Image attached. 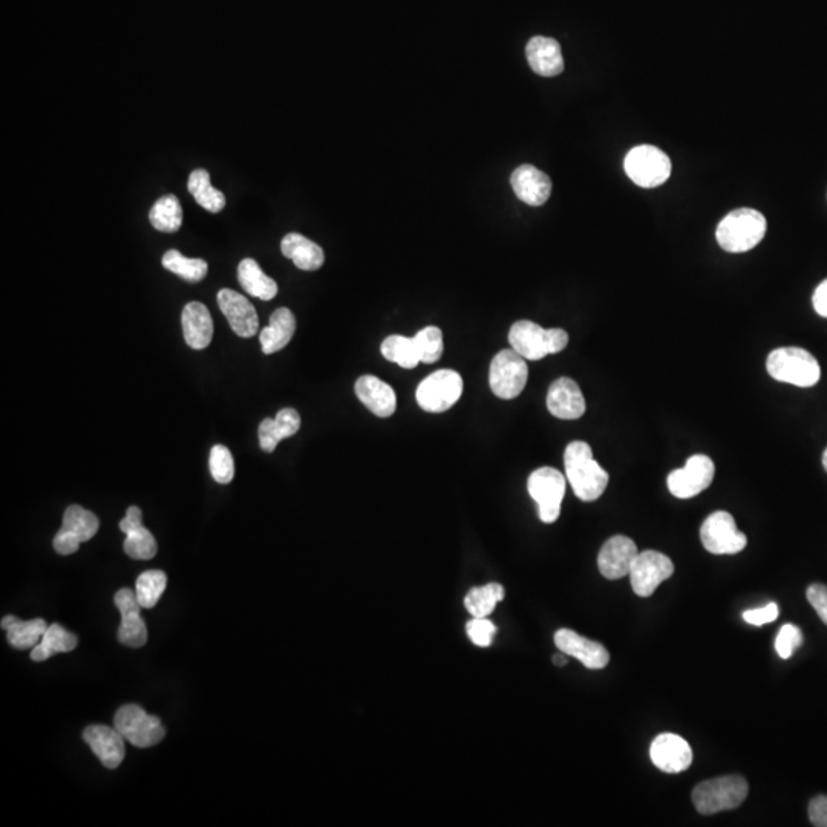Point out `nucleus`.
I'll return each mask as SVG.
<instances>
[{"mask_svg": "<svg viewBox=\"0 0 827 827\" xmlns=\"http://www.w3.org/2000/svg\"><path fill=\"white\" fill-rule=\"evenodd\" d=\"M123 549H125L129 558L148 561V559H152L157 555L158 547L154 535L141 524V526L135 527V529L126 533Z\"/></svg>", "mask_w": 827, "mask_h": 827, "instance_id": "obj_38", "label": "nucleus"}, {"mask_svg": "<svg viewBox=\"0 0 827 827\" xmlns=\"http://www.w3.org/2000/svg\"><path fill=\"white\" fill-rule=\"evenodd\" d=\"M115 605L121 613L118 641L126 647L141 648L148 642V628L141 618V605L134 590H118L114 598Z\"/></svg>", "mask_w": 827, "mask_h": 827, "instance_id": "obj_15", "label": "nucleus"}, {"mask_svg": "<svg viewBox=\"0 0 827 827\" xmlns=\"http://www.w3.org/2000/svg\"><path fill=\"white\" fill-rule=\"evenodd\" d=\"M417 351H419L420 362L435 363L442 357L445 345H443V333L440 328L426 327L414 336Z\"/></svg>", "mask_w": 827, "mask_h": 827, "instance_id": "obj_39", "label": "nucleus"}, {"mask_svg": "<svg viewBox=\"0 0 827 827\" xmlns=\"http://www.w3.org/2000/svg\"><path fill=\"white\" fill-rule=\"evenodd\" d=\"M301 429V416L293 408L281 409L275 419H264L259 425V446L262 451L273 452L276 446Z\"/></svg>", "mask_w": 827, "mask_h": 827, "instance_id": "obj_26", "label": "nucleus"}, {"mask_svg": "<svg viewBox=\"0 0 827 827\" xmlns=\"http://www.w3.org/2000/svg\"><path fill=\"white\" fill-rule=\"evenodd\" d=\"M555 645L559 651L578 659L584 667L590 670H601L610 662V654L604 645L590 641L569 628L556 631Z\"/></svg>", "mask_w": 827, "mask_h": 827, "instance_id": "obj_18", "label": "nucleus"}, {"mask_svg": "<svg viewBox=\"0 0 827 827\" xmlns=\"http://www.w3.org/2000/svg\"><path fill=\"white\" fill-rule=\"evenodd\" d=\"M510 184L514 189L518 200L529 206H543L547 203L552 193V181L544 172L537 169L530 164H523V166L515 169L514 174L510 177Z\"/></svg>", "mask_w": 827, "mask_h": 827, "instance_id": "obj_22", "label": "nucleus"}, {"mask_svg": "<svg viewBox=\"0 0 827 827\" xmlns=\"http://www.w3.org/2000/svg\"><path fill=\"white\" fill-rule=\"evenodd\" d=\"M187 189L198 204L210 213H220L226 207V197L220 190L210 184V175L206 169H195L189 175Z\"/></svg>", "mask_w": 827, "mask_h": 827, "instance_id": "obj_32", "label": "nucleus"}, {"mask_svg": "<svg viewBox=\"0 0 827 827\" xmlns=\"http://www.w3.org/2000/svg\"><path fill=\"white\" fill-rule=\"evenodd\" d=\"M79 645V639L72 635L60 624H53L46 628L45 635L39 645L31 651V659L34 662H43L53 658L54 654L71 653Z\"/></svg>", "mask_w": 827, "mask_h": 827, "instance_id": "obj_31", "label": "nucleus"}, {"mask_svg": "<svg viewBox=\"0 0 827 827\" xmlns=\"http://www.w3.org/2000/svg\"><path fill=\"white\" fill-rule=\"evenodd\" d=\"M512 350L526 360H541L549 354L561 353L569 345V334L563 328L544 330L530 321H518L509 331Z\"/></svg>", "mask_w": 827, "mask_h": 827, "instance_id": "obj_4", "label": "nucleus"}, {"mask_svg": "<svg viewBox=\"0 0 827 827\" xmlns=\"http://www.w3.org/2000/svg\"><path fill=\"white\" fill-rule=\"evenodd\" d=\"M504 599V589L500 584H488V586L475 587L466 595L465 607L472 618H488L498 602Z\"/></svg>", "mask_w": 827, "mask_h": 827, "instance_id": "obj_35", "label": "nucleus"}, {"mask_svg": "<svg viewBox=\"0 0 827 827\" xmlns=\"http://www.w3.org/2000/svg\"><path fill=\"white\" fill-rule=\"evenodd\" d=\"M778 618V605L775 602H771V604L765 605L762 608H754V610H746L743 613V619H745L748 624L756 625V627H762V625L769 624V622H774L775 619Z\"/></svg>", "mask_w": 827, "mask_h": 827, "instance_id": "obj_43", "label": "nucleus"}, {"mask_svg": "<svg viewBox=\"0 0 827 827\" xmlns=\"http://www.w3.org/2000/svg\"><path fill=\"white\" fill-rule=\"evenodd\" d=\"M2 628L7 630V639L11 647L16 650H30L39 645L45 635V619H33V621H20L16 616H5L2 619Z\"/></svg>", "mask_w": 827, "mask_h": 827, "instance_id": "obj_30", "label": "nucleus"}, {"mask_svg": "<svg viewBox=\"0 0 827 827\" xmlns=\"http://www.w3.org/2000/svg\"><path fill=\"white\" fill-rule=\"evenodd\" d=\"M766 235V220L754 209H739L720 221L717 242L725 252L745 253L759 246Z\"/></svg>", "mask_w": 827, "mask_h": 827, "instance_id": "obj_2", "label": "nucleus"}, {"mask_svg": "<svg viewBox=\"0 0 827 827\" xmlns=\"http://www.w3.org/2000/svg\"><path fill=\"white\" fill-rule=\"evenodd\" d=\"M141 520H143V514H141V510L138 509L137 506H131L126 512V517L120 521V530L121 532L128 533L129 530L135 529V527L141 526Z\"/></svg>", "mask_w": 827, "mask_h": 827, "instance_id": "obj_47", "label": "nucleus"}, {"mask_svg": "<svg viewBox=\"0 0 827 827\" xmlns=\"http://www.w3.org/2000/svg\"><path fill=\"white\" fill-rule=\"evenodd\" d=\"M466 633H468L472 644L477 645V647L488 648L494 642L497 627L488 618H472L466 625Z\"/></svg>", "mask_w": 827, "mask_h": 827, "instance_id": "obj_42", "label": "nucleus"}, {"mask_svg": "<svg viewBox=\"0 0 827 827\" xmlns=\"http://www.w3.org/2000/svg\"><path fill=\"white\" fill-rule=\"evenodd\" d=\"M553 664H555L556 667H564V665L567 664V658L564 656L563 651L553 656Z\"/></svg>", "mask_w": 827, "mask_h": 827, "instance_id": "obj_48", "label": "nucleus"}, {"mask_svg": "<svg viewBox=\"0 0 827 827\" xmlns=\"http://www.w3.org/2000/svg\"><path fill=\"white\" fill-rule=\"evenodd\" d=\"M639 555L635 541L624 535H616L605 541L598 555V567L607 579H621L630 575L631 567Z\"/></svg>", "mask_w": 827, "mask_h": 827, "instance_id": "obj_17", "label": "nucleus"}, {"mask_svg": "<svg viewBox=\"0 0 827 827\" xmlns=\"http://www.w3.org/2000/svg\"><path fill=\"white\" fill-rule=\"evenodd\" d=\"M651 762L667 774L687 771L693 763L690 743L677 734L664 733L656 737L650 748Z\"/></svg>", "mask_w": 827, "mask_h": 827, "instance_id": "obj_16", "label": "nucleus"}, {"mask_svg": "<svg viewBox=\"0 0 827 827\" xmlns=\"http://www.w3.org/2000/svg\"><path fill=\"white\" fill-rule=\"evenodd\" d=\"M161 262H163L164 269L175 273L187 282L203 281L207 272H209V265L204 259L186 258L178 250H169V252L164 253Z\"/></svg>", "mask_w": 827, "mask_h": 827, "instance_id": "obj_36", "label": "nucleus"}, {"mask_svg": "<svg viewBox=\"0 0 827 827\" xmlns=\"http://www.w3.org/2000/svg\"><path fill=\"white\" fill-rule=\"evenodd\" d=\"M527 491L537 501L540 520L546 524L555 523L566 495V477L558 469L544 466L530 474Z\"/></svg>", "mask_w": 827, "mask_h": 827, "instance_id": "obj_8", "label": "nucleus"}, {"mask_svg": "<svg viewBox=\"0 0 827 827\" xmlns=\"http://www.w3.org/2000/svg\"><path fill=\"white\" fill-rule=\"evenodd\" d=\"M99 527V518L92 512L72 504L65 510L62 529L54 537V549L59 555H72L79 550L80 544L95 537Z\"/></svg>", "mask_w": 827, "mask_h": 827, "instance_id": "obj_12", "label": "nucleus"}, {"mask_svg": "<svg viewBox=\"0 0 827 827\" xmlns=\"http://www.w3.org/2000/svg\"><path fill=\"white\" fill-rule=\"evenodd\" d=\"M380 351H382V356L386 360L397 363L399 367L406 368V370H412L420 363L419 351H417L414 337L399 336V334L386 337Z\"/></svg>", "mask_w": 827, "mask_h": 827, "instance_id": "obj_34", "label": "nucleus"}, {"mask_svg": "<svg viewBox=\"0 0 827 827\" xmlns=\"http://www.w3.org/2000/svg\"><path fill=\"white\" fill-rule=\"evenodd\" d=\"M714 474L716 466L710 457L702 454L693 455L688 458L684 468L676 469L668 475V489L674 497L688 500L710 488Z\"/></svg>", "mask_w": 827, "mask_h": 827, "instance_id": "obj_13", "label": "nucleus"}, {"mask_svg": "<svg viewBox=\"0 0 827 827\" xmlns=\"http://www.w3.org/2000/svg\"><path fill=\"white\" fill-rule=\"evenodd\" d=\"M812 304H814V310L820 314L821 318L827 319V279H824L818 285L814 296H812Z\"/></svg>", "mask_w": 827, "mask_h": 827, "instance_id": "obj_46", "label": "nucleus"}, {"mask_svg": "<svg viewBox=\"0 0 827 827\" xmlns=\"http://www.w3.org/2000/svg\"><path fill=\"white\" fill-rule=\"evenodd\" d=\"M216 299H218V305H220L221 311L229 321L230 327L239 337L249 339V337H253L258 333V314H256L255 307L249 299L239 295L238 291L230 290V288L220 290Z\"/></svg>", "mask_w": 827, "mask_h": 827, "instance_id": "obj_19", "label": "nucleus"}, {"mask_svg": "<svg viewBox=\"0 0 827 827\" xmlns=\"http://www.w3.org/2000/svg\"><path fill=\"white\" fill-rule=\"evenodd\" d=\"M114 728L135 748H151L166 736L161 720L138 705H125L115 713Z\"/></svg>", "mask_w": 827, "mask_h": 827, "instance_id": "obj_7", "label": "nucleus"}, {"mask_svg": "<svg viewBox=\"0 0 827 827\" xmlns=\"http://www.w3.org/2000/svg\"><path fill=\"white\" fill-rule=\"evenodd\" d=\"M357 399L377 417H391L397 408V397L388 383L376 376H362L354 385Z\"/></svg>", "mask_w": 827, "mask_h": 827, "instance_id": "obj_23", "label": "nucleus"}, {"mask_svg": "<svg viewBox=\"0 0 827 827\" xmlns=\"http://www.w3.org/2000/svg\"><path fill=\"white\" fill-rule=\"evenodd\" d=\"M586 399L575 380L559 377L550 385L547 393V409L556 419H581L586 412Z\"/></svg>", "mask_w": 827, "mask_h": 827, "instance_id": "obj_20", "label": "nucleus"}, {"mask_svg": "<svg viewBox=\"0 0 827 827\" xmlns=\"http://www.w3.org/2000/svg\"><path fill=\"white\" fill-rule=\"evenodd\" d=\"M673 573L674 564L667 555L656 550H645L636 556L628 576L633 592L641 598H648L656 592L662 582L671 578Z\"/></svg>", "mask_w": 827, "mask_h": 827, "instance_id": "obj_14", "label": "nucleus"}, {"mask_svg": "<svg viewBox=\"0 0 827 827\" xmlns=\"http://www.w3.org/2000/svg\"><path fill=\"white\" fill-rule=\"evenodd\" d=\"M281 252L285 258L295 262L296 267L305 272L321 269L325 262V253L316 242L302 236L301 233H288L281 242Z\"/></svg>", "mask_w": 827, "mask_h": 827, "instance_id": "obj_27", "label": "nucleus"}, {"mask_svg": "<svg viewBox=\"0 0 827 827\" xmlns=\"http://www.w3.org/2000/svg\"><path fill=\"white\" fill-rule=\"evenodd\" d=\"M748 791V783L740 775L711 778L694 788L693 803L702 815L719 814L742 805Z\"/></svg>", "mask_w": 827, "mask_h": 827, "instance_id": "obj_5", "label": "nucleus"}, {"mask_svg": "<svg viewBox=\"0 0 827 827\" xmlns=\"http://www.w3.org/2000/svg\"><path fill=\"white\" fill-rule=\"evenodd\" d=\"M769 376L777 382L800 388L815 386L821 377L818 360L809 351L797 347L777 348L766 360Z\"/></svg>", "mask_w": 827, "mask_h": 827, "instance_id": "obj_3", "label": "nucleus"}, {"mask_svg": "<svg viewBox=\"0 0 827 827\" xmlns=\"http://www.w3.org/2000/svg\"><path fill=\"white\" fill-rule=\"evenodd\" d=\"M238 281L250 296L261 301H272L278 295V284L262 272L255 259L246 258L239 262Z\"/></svg>", "mask_w": 827, "mask_h": 827, "instance_id": "obj_29", "label": "nucleus"}, {"mask_svg": "<svg viewBox=\"0 0 827 827\" xmlns=\"http://www.w3.org/2000/svg\"><path fill=\"white\" fill-rule=\"evenodd\" d=\"M210 472L213 480L220 484H229L235 477V463L232 452L223 445L213 446L209 458Z\"/></svg>", "mask_w": 827, "mask_h": 827, "instance_id": "obj_40", "label": "nucleus"}, {"mask_svg": "<svg viewBox=\"0 0 827 827\" xmlns=\"http://www.w3.org/2000/svg\"><path fill=\"white\" fill-rule=\"evenodd\" d=\"M801 644H803V633L800 628L797 625L786 624L778 631L775 650L780 658L789 659Z\"/></svg>", "mask_w": 827, "mask_h": 827, "instance_id": "obj_41", "label": "nucleus"}, {"mask_svg": "<svg viewBox=\"0 0 827 827\" xmlns=\"http://www.w3.org/2000/svg\"><path fill=\"white\" fill-rule=\"evenodd\" d=\"M700 541L713 555H736L748 544L745 533L737 529L733 515L717 510L700 527Z\"/></svg>", "mask_w": 827, "mask_h": 827, "instance_id": "obj_11", "label": "nucleus"}, {"mask_svg": "<svg viewBox=\"0 0 827 827\" xmlns=\"http://www.w3.org/2000/svg\"><path fill=\"white\" fill-rule=\"evenodd\" d=\"M823 468H824V471L827 472V448H826V451H824V454H823Z\"/></svg>", "mask_w": 827, "mask_h": 827, "instance_id": "obj_49", "label": "nucleus"}, {"mask_svg": "<svg viewBox=\"0 0 827 827\" xmlns=\"http://www.w3.org/2000/svg\"><path fill=\"white\" fill-rule=\"evenodd\" d=\"M183 334L186 344L193 350H204L209 347L213 336V322L209 308L201 302H189L184 307Z\"/></svg>", "mask_w": 827, "mask_h": 827, "instance_id": "obj_25", "label": "nucleus"}, {"mask_svg": "<svg viewBox=\"0 0 827 827\" xmlns=\"http://www.w3.org/2000/svg\"><path fill=\"white\" fill-rule=\"evenodd\" d=\"M83 740L105 768L117 769L125 760V739L117 729L106 725H91L83 731Z\"/></svg>", "mask_w": 827, "mask_h": 827, "instance_id": "obj_21", "label": "nucleus"}, {"mask_svg": "<svg viewBox=\"0 0 827 827\" xmlns=\"http://www.w3.org/2000/svg\"><path fill=\"white\" fill-rule=\"evenodd\" d=\"M529 368L526 359L515 350H503L492 359L489 385L498 399H517L526 388Z\"/></svg>", "mask_w": 827, "mask_h": 827, "instance_id": "obj_9", "label": "nucleus"}, {"mask_svg": "<svg viewBox=\"0 0 827 827\" xmlns=\"http://www.w3.org/2000/svg\"><path fill=\"white\" fill-rule=\"evenodd\" d=\"M296 319L288 308H278L270 316V324L259 334L262 353L273 354L284 350L295 336Z\"/></svg>", "mask_w": 827, "mask_h": 827, "instance_id": "obj_28", "label": "nucleus"}, {"mask_svg": "<svg viewBox=\"0 0 827 827\" xmlns=\"http://www.w3.org/2000/svg\"><path fill=\"white\" fill-rule=\"evenodd\" d=\"M566 478L581 501L598 500L608 484V474L593 458L589 443L572 442L564 452Z\"/></svg>", "mask_w": 827, "mask_h": 827, "instance_id": "obj_1", "label": "nucleus"}, {"mask_svg": "<svg viewBox=\"0 0 827 827\" xmlns=\"http://www.w3.org/2000/svg\"><path fill=\"white\" fill-rule=\"evenodd\" d=\"M527 62L538 76L555 77L564 71L563 53L555 39L537 36L526 46Z\"/></svg>", "mask_w": 827, "mask_h": 827, "instance_id": "obj_24", "label": "nucleus"}, {"mask_svg": "<svg viewBox=\"0 0 827 827\" xmlns=\"http://www.w3.org/2000/svg\"><path fill=\"white\" fill-rule=\"evenodd\" d=\"M625 174L644 189L662 186L671 175V161L665 152L650 144H641L628 152L624 161Z\"/></svg>", "mask_w": 827, "mask_h": 827, "instance_id": "obj_6", "label": "nucleus"}, {"mask_svg": "<svg viewBox=\"0 0 827 827\" xmlns=\"http://www.w3.org/2000/svg\"><path fill=\"white\" fill-rule=\"evenodd\" d=\"M167 587L166 573L161 570H148L138 576L135 595L143 608H154L160 601Z\"/></svg>", "mask_w": 827, "mask_h": 827, "instance_id": "obj_37", "label": "nucleus"}, {"mask_svg": "<svg viewBox=\"0 0 827 827\" xmlns=\"http://www.w3.org/2000/svg\"><path fill=\"white\" fill-rule=\"evenodd\" d=\"M149 221L158 232H178L183 224V209L178 198L172 193L161 197L149 212Z\"/></svg>", "mask_w": 827, "mask_h": 827, "instance_id": "obj_33", "label": "nucleus"}, {"mask_svg": "<svg viewBox=\"0 0 827 827\" xmlns=\"http://www.w3.org/2000/svg\"><path fill=\"white\" fill-rule=\"evenodd\" d=\"M463 394V379L457 371L440 370L426 377L416 391L417 403L426 412L448 411Z\"/></svg>", "mask_w": 827, "mask_h": 827, "instance_id": "obj_10", "label": "nucleus"}, {"mask_svg": "<svg viewBox=\"0 0 827 827\" xmlns=\"http://www.w3.org/2000/svg\"><path fill=\"white\" fill-rule=\"evenodd\" d=\"M806 596H808L809 604L814 607L821 621L827 625V586L812 584L806 592Z\"/></svg>", "mask_w": 827, "mask_h": 827, "instance_id": "obj_44", "label": "nucleus"}, {"mask_svg": "<svg viewBox=\"0 0 827 827\" xmlns=\"http://www.w3.org/2000/svg\"><path fill=\"white\" fill-rule=\"evenodd\" d=\"M809 818L811 823L817 827H827V797L820 795L815 797L809 805Z\"/></svg>", "mask_w": 827, "mask_h": 827, "instance_id": "obj_45", "label": "nucleus"}]
</instances>
